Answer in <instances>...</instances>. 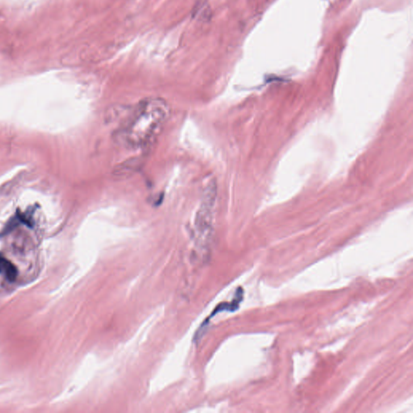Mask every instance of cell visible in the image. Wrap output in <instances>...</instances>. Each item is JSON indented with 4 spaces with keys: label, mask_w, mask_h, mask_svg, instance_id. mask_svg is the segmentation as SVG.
<instances>
[{
    "label": "cell",
    "mask_w": 413,
    "mask_h": 413,
    "mask_svg": "<svg viewBox=\"0 0 413 413\" xmlns=\"http://www.w3.org/2000/svg\"><path fill=\"white\" fill-rule=\"evenodd\" d=\"M170 113L168 103L162 98L144 99L118 127L115 138L129 149L146 147L160 133Z\"/></svg>",
    "instance_id": "1"
},
{
    "label": "cell",
    "mask_w": 413,
    "mask_h": 413,
    "mask_svg": "<svg viewBox=\"0 0 413 413\" xmlns=\"http://www.w3.org/2000/svg\"><path fill=\"white\" fill-rule=\"evenodd\" d=\"M216 187L210 181L203 191L201 204L195 216V230L197 245L201 249L209 246L213 231V210L216 203Z\"/></svg>",
    "instance_id": "2"
},
{
    "label": "cell",
    "mask_w": 413,
    "mask_h": 413,
    "mask_svg": "<svg viewBox=\"0 0 413 413\" xmlns=\"http://www.w3.org/2000/svg\"><path fill=\"white\" fill-rule=\"evenodd\" d=\"M243 289L241 288V287H239L237 290V292H236V295H235V298L233 299V300L229 302H229L220 303V304L216 306V307H215V309L212 311V314L210 315L209 317H208L205 321L203 322V324L200 326V328H199V330H198L197 333L195 335V338L198 339L199 338V337H201L202 335L204 334L206 326L208 325L209 320H211L212 317H214L217 314L220 313V312H222V311H237L239 307H240V303L243 300Z\"/></svg>",
    "instance_id": "3"
},
{
    "label": "cell",
    "mask_w": 413,
    "mask_h": 413,
    "mask_svg": "<svg viewBox=\"0 0 413 413\" xmlns=\"http://www.w3.org/2000/svg\"><path fill=\"white\" fill-rule=\"evenodd\" d=\"M0 274L8 280L13 282L16 280L18 272L17 267L10 261L0 256Z\"/></svg>",
    "instance_id": "4"
}]
</instances>
